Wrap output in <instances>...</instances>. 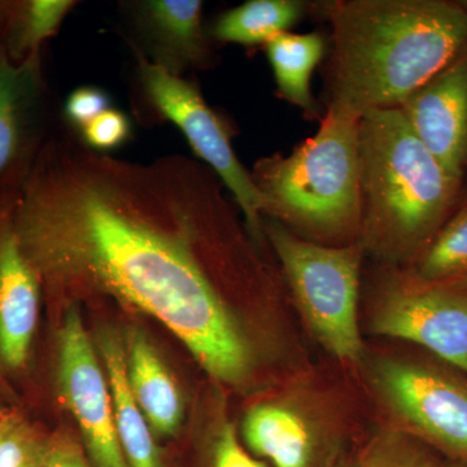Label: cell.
<instances>
[{
	"label": "cell",
	"mask_w": 467,
	"mask_h": 467,
	"mask_svg": "<svg viewBox=\"0 0 467 467\" xmlns=\"http://www.w3.org/2000/svg\"><path fill=\"white\" fill-rule=\"evenodd\" d=\"M201 161H129L57 135L17 187L11 217L24 256L57 299L107 295L169 328L218 382L254 368L209 261V232L232 211Z\"/></svg>",
	"instance_id": "cell-1"
},
{
	"label": "cell",
	"mask_w": 467,
	"mask_h": 467,
	"mask_svg": "<svg viewBox=\"0 0 467 467\" xmlns=\"http://www.w3.org/2000/svg\"><path fill=\"white\" fill-rule=\"evenodd\" d=\"M333 26L330 103L362 116L396 109L467 46V11L439 0L322 3Z\"/></svg>",
	"instance_id": "cell-2"
},
{
	"label": "cell",
	"mask_w": 467,
	"mask_h": 467,
	"mask_svg": "<svg viewBox=\"0 0 467 467\" xmlns=\"http://www.w3.org/2000/svg\"><path fill=\"white\" fill-rule=\"evenodd\" d=\"M362 220L368 235L396 248L422 241L439 223L459 180L447 173L400 109L359 117Z\"/></svg>",
	"instance_id": "cell-3"
},
{
	"label": "cell",
	"mask_w": 467,
	"mask_h": 467,
	"mask_svg": "<svg viewBox=\"0 0 467 467\" xmlns=\"http://www.w3.org/2000/svg\"><path fill=\"white\" fill-rule=\"evenodd\" d=\"M359 117L330 103L317 133L290 156L254 165L264 214L313 233L337 234L362 220Z\"/></svg>",
	"instance_id": "cell-4"
},
{
	"label": "cell",
	"mask_w": 467,
	"mask_h": 467,
	"mask_svg": "<svg viewBox=\"0 0 467 467\" xmlns=\"http://www.w3.org/2000/svg\"><path fill=\"white\" fill-rule=\"evenodd\" d=\"M267 233L313 333L337 358L358 361L359 247H325L276 223Z\"/></svg>",
	"instance_id": "cell-5"
},
{
	"label": "cell",
	"mask_w": 467,
	"mask_h": 467,
	"mask_svg": "<svg viewBox=\"0 0 467 467\" xmlns=\"http://www.w3.org/2000/svg\"><path fill=\"white\" fill-rule=\"evenodd\" d=\"M135 57L140 86L150 107L180 129L202 164L207 165L232 193L251 233L254 238H259L265 205L264 198L251 173L236 158L223 122L192 82L153 66L137 52Z\"/></svg>",
	"instance_id": "cell-6"
},
{
	"label": "cell",
	"mask_w": 467,
	"mask_h": 467,
	"mask_svg": "<svg viewBox=\"0 0 467 467\" xmlns=\"http://www.w3.org/2000/svg\"><path fill=\"white\" fill-rule=\"evenodd\" d=\"M378 384L387 404L420 438L467 465V384L441 368L386 361Z\"/></svg>",
	"instance_id": "cell-7"
},
{
	"label": "cell",
	"mask_w": 467,
	"mask_h": 467,
	"mask_svg": "<svg viewBox=\"0 0 467 467\" xmlns=\"http://www.w3.org/2000/svg\"><path fill=\"white\" fill-rule=\"evenodd\" d=\"M57 382L94 465L130 467L117 436L107 374L75 308L67 310L58 335Z\"/></svg>",
	"instance_id": "cell-8"
},
{
	"label": "cell",
	"mask_w": 467,
	"mask_h": 467,
	"mask_svg": "<svg viewBox=\"0 0 467 467\" xmlns=\"http://www.w3.org/2000/svg\"><path fill=\"white\" fill-rule=\"evenodd\" d=\"M374 331L425 347L467 374V291L448 285L396 288L384 297Z\"/></svg>",
	"instance_id": "cell-9"
},
{
	"label": "cell",
	"mask_w": 467,
	"mask_h": 467,
	"mask_svg": "<svg viewBox=\"0 0 467 467\" xmlns=\"http://www.w3.org/2000/svg\"><path fill=\"white\" fill-rule=\"evenodd\" d=\"M398 109L447 173L460 181L467 162V55L409 95Z\"/></svg>",
	"instance_id": "cell-10"
},
{
	"label": "cell",
	"mask_w": 467,
	"mask_h": 467,
	"mask_svg": "<svg viewBox=\"0 0 467 467\" xmlns=\"http://www.w3.org/2000/svg\"><path fill=\"white\" fill-rule=\"evenodd\" d=\"M137 54L174 76L201 67L208 57L199 0H142L125 3Z\"/></svg>",
	"instance_id": "cell-11"
},
{
	"label": "cell",
	"mask_w": 467,
	"mask_h": 467,
	"mask_svg": "<svg viewBox=\"0 0 467 467\" xmlns=\"http://www.w3.org/2000/svg\"><path fill=\"white\" fill-rule=\"evenodd\" d=\"M14 193L0 214V362L26 368L39 317L41 282L18 244L11 209Z\"/></svg>",
	"instance_id": "cell-12"
},
{
	"label": "cell",
	"mask_w": 467,
	"mask_h": 467,
	"mask_svg": "<svg viewBox=\"0 0 467 467\" xmlns=\"http://www.w3.org/2000/svg\"><path fill=\"white\" fill-rule=\"evenodd\" d=\"M41 57L14 63L0 54V189L23 182L36 153V124L42 97Z\"/></svg>",
	"instance_id": "cell-13"
},
{
	"label": "cell",
	"mask_w": 467,
	"mask_h": 467,
	"mask_svg": "<svg viewBox=\"0 0 467 467\" xmlns=\"http://www.w3.org/2000/svg\"><path fill=\"white\" fill-rule=\"evenodd\" d=\"M129 386L150 429L173 434L182 420L180 389L152 344L140 331H131L126 346Z\"/></svg>",
	"instance_id": "cell-14"
},
{
	"label": "cell",
	"mask_w": 467,
	"mask_h": 467,
	"mask_svg": "<svg viewBox=\"0 0 467 467\" xmlns=\"http://www.w3.org/2000/svg\"><path fill=\"white\" fill-rule=\"evenodd\" d=\"M99 348L112 398L117 436L129 466L161 467L150 426L129 386L124 346L115 334L109 333L101 335Z\"/></svg>",
	"instance_id": "cell-15"
},
{
	"label": "cell",
	"mask_w": 467,
	"mask_h": 467,
	"mask_svg": "<svg viewBox=\"0 0 467 467\" xmlns=\"http://www.w3.org/2000/svg\"><path fill=\"white\" fill-rule=\"evenodd\" d=\"M245 441L275 467H308L312 441L306 423L290 409L259 405L248 411L243 425Z\"/></svg>",
	"instance_id": "cell-16"
},
{
	"label": "cell",
	"mask_w": 467,
	"mask_h": 467,
	"mask_svg": "<svg viewBox=\"0 0 467 467\" xmlns=\"http://www.w3.org/2000/svg\"><path fill=\"white\" fill-rule=\"evenodd\" d=\"M265 46L282 97L310 115H317L310 79L324 57V38L316 33L287 32L275 36Z\"/></svg>",
	"instance_id": "cell-17"
},
{
	"label": "cell",
	"mask_w": 467,
	"mask_h": 467,
	"mask_svg": "<svg viewBox=\"0 0 467 467\" xmlns=\"http://www.w3.org/2000/svg\"><path fill=\"white\" fill-rule=\"evenodd\" d=\"M306 5L297 0H250L230 9L212 26L217 41L261 45L287 33L303 17Z\"/></svg>",
	"instance_id": "cell-18"
},
{
	"label": "cell",
	"mask_w": 467,
	"mask_h": 467,
	"mask_svg": "<svg viewBox=\"0 0 467 467\" xmlns=\"http://www.w3.org/2000/svg\"><path fill=\"white\" fill-rule=\"evenodd\" d=\"M76 5L70 0L9 2L0 50L16 64L39 54L42 43L58 32Z\"/></svg>",
	"instance_id": "cell-19"
},
{
	"label": "cell",
	"mask_w": 467,
	"mask_h": 467,
	"mask_svg": "<svg viewBox=\"0 0 467 467\" xmlns=\"http://www.w3.org/2000/svg\"><path fill=\"white\" fill-rule=\"evenodd\" d=\"M467 275V207L442 229L420 265L425 284L445 285Z\"/></svg>",
	"instance_id": "cell-20"
},
{
	"label": "cell",
	"mask_w": 467,
	"mask_h": 467,
	"mask_svg": "<svg viewBox=\"0 0 467 467\" xmlns=\"http://www.w3.org/2000/svg\"><path fill=\"white\" fill-rule=\"evenodd\" d=\"M50 436L17 413L0 416V467H45Z\"/></svg>",
	"instance_id": "cell-21"
},
{
	"label": "cell",
	"mask_w": 467,
	"mask_h": 467,
	"mask_svg": "<svg viewBox=\"0 0 467 467\" xmlns=\"http://www.w3.org/2000/svg\"><path fill=\"white\" fill-rule=\"evenodd\" d=\"M359 467H438L422 447L400 438H384L374 442L362 457Z\"/></svg>",
	"instance_id": "cell-22"
},
{
	"label": "cell",
	"mask_w": 467,
	"mask_h": 467,
	"mask_svg": "<svg viewBox=\"0 0 467 467\" xmlns=\"http://www.w3.org/2000/svg\"><path fill=\"white\" fill-rule=\"evenodd\" d=\"M128 117L117 109H109L82 129V142L97 152H109L122 146L130 137Z\"/></svg>",
	"instance_id": "cell-23"
},
{
	"label": "cell",
	"mask_w": 467,
	"mask_h": 467,
	"mask_svg": "<svg viewBox=\"0 0 467 467\" xmlns=\"http://www.w3.org/2000/svg\"><path fill=\"white\" fill-rule=\"evenodd\" d=\"M110 109V98L103 88L82 86L70 92L64 104V115L67 121L78 129H84L101 113Z\"/></svg>",
	"instance_id": "cell-24"
},
{
	"label": "cell",
	"mask_w": 467,
	"mask_h": 467,
	"mask_svg": "<svg viewBox=\"0 0 467 467\" xmlns=\"http://www.w3.org/2000/svg\"><path fill=\"white\" fill-rule=\"evenodd\" d=\"M214 467H266L247 453L236 438L232 423H225L220 430L214 450Z\"/></svg>",
	"instance_id": "cell-25"
},
{
	"label": "cell",
	"mask_w": 467,
	"mask_h": 467,
	"mask_svg": "<svg viewBox=\"0 0 467 467\" xmlns=\"http://www.w3.org/2000/svg\"><path fill=\"white\" fill-rule=\"evenodd\" d=\"M45 467H91L81 445L67 432H55L48 441Z\"/></svg>",
	"instance_id": "cell-26"
},
{
	"label": "cell",
	"mask_w": 467,
	"mask_h": 467,
	"mask_svg": "<svg viewBox=\"0 0 467 467\" xmlns=\"http://www.w3.org/2000/svg\"><path fill=\"white\" fill-rule=\"evenodd\" d=\"M8 3L0 2V38H2L3 30H5V20H7Z\"/></svg>",
	"instance_id": "cell-27"
},
{
	"label": "cell",
	"mask_w": 467,
	"mask_h": 467,
	"mask_svg": "<svg viewBox=\"0 0 467 467\" xmlns=\"http://www.w3.org/2000/svg\"><path fill=\"white\" fill-rule=\"evenodd\" d=\"M448 285H451V287L461 288V290L467 291V275L462 276V278L457 279V281L451 282V284H445Z\"/></svg>",
	"instance_id": "cell-28"
},
{
	"label": "cell",
	"mask_w": 467,
	"mask_h": 467,
	"mask_svg": "<svg viewBox=\"0 0 467 467\" xmlns=\"http://www.w3.org/2000/svg\"><path fill=\"white\" fill-rule=\"evenodd\" d=\"M9 193L7 195L3 196L2 199H0V214H2L3 208H5V202H7Z\"/></svg>",
	"instance_id": "cell-29"
},
{
	"label": "cell",
	"mask_w": 467,
	"mask_h": 467,
	"mask_svg": "<svg viewBox=\"0 0 467 467\" xmlns=\"http://www.w3.org/2000/svg\"><path fill=\"white\" fill-rule=\"evenodd\" d=\"M326 467H347V466H344L343 463H328V465Z\"/></svg>",
	"instance_id": "cell-30"
},
{
	"label": "cell",
	"mask_w": 467,
	"mask_h": 467,
	"mask_svg": "<svg viewBox=\"0 0 467 467\" xmlns=\"http://www.w3.org/2000/svg\"><path fill=\"white\" fill-rule=\"evenodd\" d=\"M3 413H5V408H3L2 402H0V416H2Z\"/></svg>",
	"instance_id": "cell-31"
},
{
	"label": "cell",
	"mask_w": 467,
	"mask_h": 467,
	"mask_svg": "<svg viewBox=\"0 0 467 467\" xmlns=\"http://www.w3.org/2000/svg\"><path fill=\"white\" fill-rule=\"evenodd\" d=\"M0 54H2V50H0Z\"/></svg>",
	"instance_id": "cell-32"
}]
</instances>
